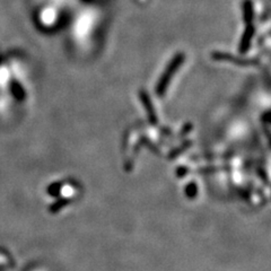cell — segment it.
I'll use <instances>...</instances> for the list:
<instances>
[{
    "mask_svg": "<svg viewBox=\"0 0 271 271\" xmlns=\"http://www.w3.org/2000/svg\"><path fill=\"white\" fill-rule=\"evenodd\" d=\"M184 59H185L184 53L179 52L178 54H175V57L171 60L170 64H168L165 71H164L163 75L160 76L158 84H157V86H156V94L158 95V96L162 97L165 95L166 90H167L168 85H170L172 78L174 77L175 72L178 71V69L183 65Z\"/></svg>",
    "mask_w": 271,
    "mask_h": 271,
    "instance_id": "6da1fadb",
    "label": "cell"
},
{
    "mask_svg": "<svg viewBox=\"0 0 271 271\" xmlns=\"http://www.w3.org/2000/svg\"><path fill=\"white\" fill-rule=\"evenodd\" d=\"M211 58L216 61H228L233 65L241 66V67H252V66H258L259 60L256 59H247V58L235 57L230 53L221 52V51H215L211 53Z\"/></svg>",
    "mask_w": 271,
    "mask_h": 271,
    "instance_id": "7a4b0ae2",
    "label": "cell"
},
{
    "mask_svg": "<svg viewBox=\"0 0 271 271\" xmlns=\"http://www.w3.org/2000/svg\"><path fill=\"white\" fill-rule=\"evenodd\" d=\"M139 97H140L141 103H142V105H144L146 112H147L149 122H151L152 124H157V122H158V119H157L155 108H154L152 100H151V97H149V95L147 94V91L141 90L140 91H139Z\"/></svg>",
    "mask_w": 271,
    "mask_h": 271,
    "instance_id": "3957f363",
    "label": "cell"
},
{
    "mask_svg": "<svg viewBox=\"0 0 271 271\" xmlns=\"http://www.w3.org/2000/svg\"><path fill=\"white\" fill-rule=\"evenodd\" d=\"M255 33V27L253 23H247V28L243 33L241 38V42H240V53L244 54L248 52V50L250 49L252 39H253Z\"/></svg>",
    "mask_w": 271,
    "mask_h": 271,
    "instance_id": "277c9868",
    "label": "cell"
},
{
    "mask_svg": "<svg viewBox=\"0 0 271 271\" xmlns=\"http://www.w3.org/2000/svg\"><path fill=\"white\" fill-rule=\"evenodd\" d=\"M243 17L245 23H253L254 8L251 0H245L243 3Z\"/></svg>",
    "mask_w": 271,
    "mask_h": 271,
    "instance_id": "5b68a950",
    "label": "cell"
},
{
    "mask_svg": "<svg viewBox=\"0 0 271 271\" xmlns=\"http://www.w3.org/2000/svg\"><path fill=\"white\" fill-rule=\"evenodd\" d=\"M190 146H191V141H185L184 144H183L182 146H180V147L175 148L173 152H171L170 157H171V158H174V157H177L178 155H180L181 153L184 152L185 149H188L190 147Z\"/></svg>",
    "mask_w": 271,
    "mask_h": 271,
    "instance_id": "8992f818",
    "label": "cell"
},
{
    "mask_svg": "<svg viewBox=\"0 0 271 271\" xmlns=\"http://www.w3.org/2000/svg\"><path fill=\"white\" fill-rule=\"evenodd\" d=\"M191 129H192V128H191V124H186L185 128H184V130L182 131L181 135H185L186 133H188V131H190Z\"/></svg>",
    "mask_w": 271,
    "mask_h": 271,
    "instance_id": "52a82bcc",
    "label": "cell"
}]
</instances>
